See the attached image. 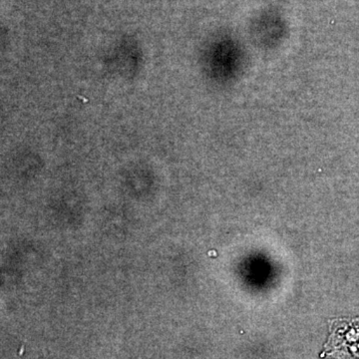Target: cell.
<instances>
[{
	"instance_id": "obj_1",
	"label": "cell",
	"mask_w": 359,
	"mask_h": 359,
	"mask_svg": "<svg viewBox=\"0 0 359 359\" xmlns=\"http://www.w3.org/2000/svg\"><path fill=\"white\" fill-rule=\"evenodd\" d=\"M325 355L337 359H359V318L334 320Z\"/></svg>"
}]
</instances>
